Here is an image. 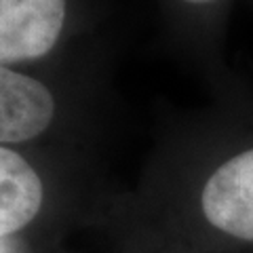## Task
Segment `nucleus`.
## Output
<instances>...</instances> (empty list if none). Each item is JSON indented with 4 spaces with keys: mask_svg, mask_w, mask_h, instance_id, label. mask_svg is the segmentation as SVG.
Returning <instances> with one entry per match:
<instances>
[{
    "mask_svg": "<svg viewBox=\"0 0 253 253\" xmlns=\"http://www.w3.org/2000/svg\"><path fill=\"white\" fill-rule=\"evenodd\" d=\"M42 181L21 154L0 146V239L26 228L42 207Z\"/></svg>",
    "mask_w": 253,
    "mask_h": 253,
    "instance_id": "20e7f679",
    "label": "nucleus"
},
{
    "mask_svg": "<svg viewBox=\"0 0 253 253\" xmlns=\"http://www.w3.org/2000/svg\"><path fill=\"white\" fill-rule=\"evenodd\" d=\"M0 253H2V247H0Z\"/></svg>",
    "mask_w": 253,
    "mask_h": 253,
    "instance_id": "423d86ee",
    "label": "nucleus"
},
{
    "mask_svg": "<svg viewBox=\"0 0 253 253\" xmlns=\"http://www.w3.org/2000/svg\"><path fill=\"white\" fill-rule=\"evenodd\" d=\"M184 2H190V4H207V2H213V0H184Z\"/></svg>",
    "mask_w": 253,
    "mask_h": 253,
    "instance_id": "39448f33",
    "label": "nucleus"
},
{
    "mask_svg": "<svg viewBox=\"0 0 253 253\" xmlns=\"http://www.w3.org/2000/svg\"><path fill=\"white\" fill-rule=\"evenodd\" d=\"M207 221L241 241H253V148L213 171L201 194Z\"/></svg>",
    "mask_w": 253,
    "mask_h": 253,
    "instance_id": "f03ea898",
    "label": "nucleus"
},
{
    "mask_svg": "<svg viewBox=\"0 0 253 253\" xmlns=\"http://www.w3.org/2000/svg\"><path fill=\"white\" fill-rule=\"evenodd\" d=\"M63 21L66 0H0V66L46 55Z\"/></svg>",
    "mask_w": 253,
    "mask_h": 253,
    "instance_id": "f257e3e1",
    "label": "nucleus"
},
{
    "mask_svg": "<svg viewBox=\"0 0 253 253\" xmlns=\"http://www.w3.org/2000/svg\"><path fill=\"white\" fill-rule=\"evenodd\" d=\"M53 116L55 99L42 83L0 66V144L38 137Z\"/></svg>",
    "mask_w": 253,
    "mask_h": 253,
    "instance_id": "7ed1b4c3",
    "label": "nucleus"
}]
</instances>
